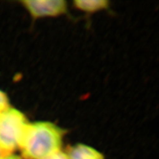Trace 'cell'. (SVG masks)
<instances>
[{
  "label": "cell",
  "mask_w": 159,
  "mask_h": 159,
  "mask_svg": "<svg viewBox=\"0 0 159 159\" xmlns=\"http://www.w3.org/2000/svg\"><path fill=\"white\" fill-rule=\"evenodd\" d=\"M64 134V129L51 122L29 123L19 148L23 158L43 159L60 151Z\"/></svg>",
  "instance_id": "6da1fadb"
},
{
  "label": "cell",
  "mask_w": 159,
  "mask_h": 159,
  "mask_svg": "<svg viewBox=\"0 0 159 159\" xmlns=\"http://www.w3.org/2000/svg\"><path fill=\"white\" fill-rule=\"evenodd\" d=\"M29 123L24 114L16 109L9 107L0 113V148L7 155L19 148Z\"/></svg>",
  "instance_id": "7a4b0ae2"
},
{
  "label": "cell",
  "mask_w": 159,
  "mask_h": 159,
  "mask_svg": "<svg viewBox=\"0 0 159 159\" xmlns=\"http://www.w3.org/2000/svg\"><path fill=\"white\" fill-rule=\"evenodd\" d=\"M34 19L57 17L67 12L64 0H25L21 2Z\"/></svg>",
  "instance_id": "3957f363"
},
{
  "label": "cell",
  "mask_w": 159,
  "mask_h": 159,
  "mask_svg": "<svg viewBox=\"0 0 159 159\" xmlns=\"http://www.w3.org/2000/svg\"><path fill=\"white\" fill-rule=\"evenodd\" d=\"M68 159H104L102 153L83 144L70 147L66 153Z\"/></svg>",
  "instance_id": "277c9868"
},
{
  "label": "cell",
  "mask_w": 159,
  "mask_h": 159,
  "mask_svg": "<svg viewBox=\"0 0 159 159\" xmlns=\"http://www.w3.org/2000/svg\"><path fill=\"white\" fill-rule=\"evenodd\" d=\"M74 5L80 11L92 13L106 9L109 7V2L106 0H76Z\"/></svg>",
  "instance_id": "5b68a950"
},
{
  "label": "cell",
  "mask_w": 159,
  "mask_h": 159,
  "mask_svg": "<svg viewBox=\"0 0 159 159\" xmlns=\"http://www.w3.org/2000/svg\"><path fill=\"white\" fill-rule=\"evenodd\" d=\"M9 107V99L6 94L0 90V113Z\"/></svg>",
  "instance_id": "8992f818"
},
{
  "label": "cell",
  "mask_w": 159,
  "mask_h": 159,
  "mask_svg": "<svg viewBox=\"0 0 159 159\" xmlns=\"http://www.w3.org/2000/svg\"><path fill=\"white\" fill-rule=\"evenodd\" d=\"M43 159H68V157L66 153L62 152L61 151H58Z\"/></svg>",
  "instance_id": "52a82bcc"
},
{
  "label": "cell",
  "mask_w": 159,
  "mask_h": 159,
  "mask_svg": "<svg viewBox=\"0 0 159 159\" xmlns=\"http://www.w3.org/2000/svg\"><path fill=\"white\" fill-rule=\"evenodd\" d=\"M2 159H21L19 156L17 155H8L3 157Z\"/></svg>",
  "instance_id": "ba28073f"
},
{
  "label": "cell",
  "mask_w": 159,
  "mask_h": 159,
  "mask_svg": "<svg viewBox=\"0 0 159 159\" xmlns=\"http://www.w3.org/2000/svg\"><path fill=\"white\" fill-rule=\"evenodd\" d=\"M7 155H7V154L1 148H0V159H2L3 157H5Z\"/></svg>",
  "instance_id": "9c48e42d"
}]
</instances>
